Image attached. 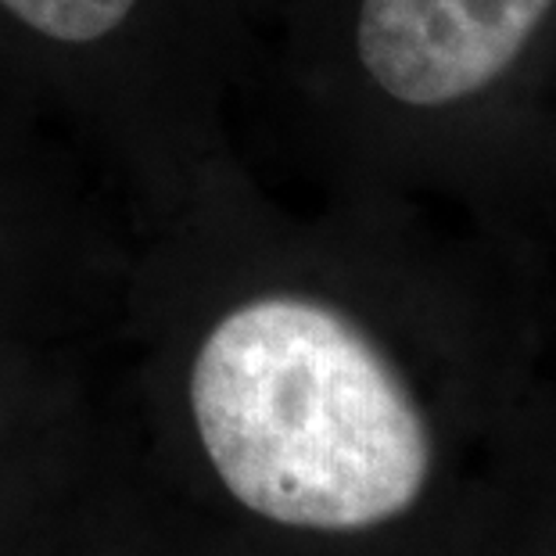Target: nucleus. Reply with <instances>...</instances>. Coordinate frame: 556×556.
I'll use <instances>...</instances> for the list:
<instances>
[{
    "label": "nucleus",
    "instance_id": "nucleus-1",
    "mask_svg": "<svg viewBox=\"0 0 556 556\" xmlns=\"http://www.w3.org/2000/svg\"><path fill=\"white\" fill-rule=\"evenodd\" d=\"M151 464L223 517L366 535L420 506L438 442L388 341L324 280L252 173L137 238L119 334Z\"/></svg>",
    "mask_w": 556,
    "mask_h": 556
},
{
    "label": "nucleus",
    "instance_id": "nucleus-2",
    "mask_svg": "<svg viewBox=\"0 0 556 556\" xmlns=\"http://www.w3.org/2000/svg\"><path fill=\"white\" fill-rule=\"evenodd\" d=\"M263 0H0V98L65 140L137 233L248 173Z\"/></svg>",
    "mask_w": 556,
    "mask_h": 556
},
{
    "label": "nucleus",
    "instance_id": "nucleus-4",
    "mask_svg": "<svg viewBox=\"0 0 556 556\" xmlns=\"http://www.w3.org/2000/svg\"><path fill=\"white\" fill-rule=\"evenodd\" d=\"M556 0H334L330 26L352 90L395 119H442L500 83Z\"/></svg>",
    "mask_w": 556,
    "mask_h": 556
},
{
    "label": "nucleus",
    "instance_id": "nucleus-5",
    "mask_svg": "<svg viewBox=\"0 0 556 556\" xmlns=\"http://www.w3.org/2000/svg\"><path fill=\"white\" fill-rule=\"evenodd\" d=\"M98 464L68 349L0 334V510L62 500Z\"/></svg>",
    "mask_w": 556,
    "mask_h": 556
},
{
    "label": "nucleus",
    "instance_id": "nucleus-3",
    "mask_svg": "<svg viewBox=\"0 0 556 556\" xmlns=\"http://www.w3.org/2000/svg\"><path fill=\"white\" fill-rule=\"evenodd\" d=\"M137 238L112 187L0 98V334L54 349L115 338Z\"/></svg>",
    "mask_w": 556,
    "mask_h": 556
}]
</instances>
